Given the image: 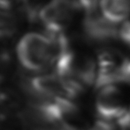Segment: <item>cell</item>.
<instances>
[{"label": "cell", "mask_w": 130, "mask_h": 130, "mask_svg": "<svg viewBox=\"0 0 130 130\" xmlns=\"http://www.w3.org/2000/svg\"><path fill=\"white\" fill-rule=\"evenodd\" d=\"M54 72L80 99L93 93L98 84L96 49L75 37L61 42Z\"/></svg>", "instance_id": "6da1fadb"}, {"label": "cell", "mask_w": 130, "mask_h": 130, "mask_svg": "<svg viewBox=\"0 0 130 130\" xmlns=\"http://www.w3.org/2000/svg\"><path fill=\"white\" fill-rule=\"evenodd\" d=\"M91 110L94 118L128 127L130 112V84L109 83L97 87L93 92Z\"/></svg>", "instance_id": "7a4b0ae2"}, {"label": "cell", "mask_w": 130, "mask_h": 130, "mask_svg": "<svg viewBox=\"0 0 130 130\" xmlns=\"http://www.w3.org/2000/svg\"><path fill=\"white\" fill-rule=\"evenodd\" d=\"M86 14L76 0H47L39 12L46 32L60 42L72 38L84 23Z\"/></svg>", "instance_id": "3957f363"}, {"label": "cell", "mask_w": 130, "mask_h": 130, "mask_svg": "<svg viewBox=\"0 0 130 130\" xmlns=\"http://www.w3.org/2000/svg\"><path fill=\"white\" fill-rule=\"evenodd\" d=\"M60 50L61 42L52 35L32 31L21 38L17 54L24 67L34 71H42L54 68Z\"/></svg>", "instance_id": "277c9868"}, {"label": "cell", "mask_w": 130, "mask_h": 130, "mask_svg": "<svg viewBox=\"0 0 130 130\" xmlns=\"http://www.w3.org/2000/svg\"><path fill=\"white\" fill-rule=\"evenodd\" d=\"M97 87L109 83L130 84V51L119 42L104 44L96 49ZM96 87V88H97Z\"/></svg>", "instance_id": "5b68a950"}, {"label": "cell", "mask_w": 130, "mask_h": 130, "mask_svg": "<svg viewBox=\"0 0 130 130\" xmlns=\"http://www.w3.org/2000/svg\"><path fill=\"white\" fill-rule=\"evenodd\" d=\"M34 87L46 102H58L66 100H80L70 90L62 79L55 72L45 74L34 80Z\"/></svg>", "instance_id": "8992f818"}, {"label": "cell", "mask_w": 130, "mask_h": 130, "mask_svg": "<svg viewBox=\"0 0 130 130\" xmlns=\"http://www.w3.org/2000/svg\"><path fill=\"white\" fill-rule=\"evenodd\" d=\"M95 13L101 22L116 28L130 19V0H100Z\"/></svg>", "instance_id": "52a82bcc"}, {"label": "cell", "mask_w": 130, "mask_h": 130, "mask_svg": "<svg viewBox=\"0 0 130 130\" xmlns=\"http://www.w3.org/2000/svg\"><path fill=\"white\" fill-rule=\"evenodd\" d=\"M15 30V19L12 16L0 8V37L9 36Z\"/></svg>", "instance_id": "ba28073f"}, {"label": "cell", "mask_w": 130, "mask_h": 130, "mask_svg": "<svg viewBox=\"0 0 130 130\" xmlns=\"http://www.w3.org/2000/svg\"><path fill=\"white\" fill-rule=\"evenodd\" d=\"M116 42L130 51V19L115 28Z\"/></svg>", "instance_id": "9c48e42d"}, {"label": "cell", "mask_w": 130, "mask_h": 130, "mask_svg": "<svg viewBox=\"0 0 130 130\" xmlns=\"http://www.w3.org/2000/svg\"><path fill=\"white\" fill-rule=\"evenodd\" d=\"M123 128L119 125L113 124L103 120L94 119L90 126L85 130H123Z\"/></svg>", "instance_id": "30bf717a"}, {"label": "cell", "mask_w": 130, "mask_h": 130, "mask_svg": "<svg viewBox=\"0 0 130 130\" xmlns=\"http://www.w3.org/2000/svg\"><path fill=\"white\" fill-rule=\"evenodd\" d=\"M76 1L80 8L83 9L85 13L88 15L95 13L98 4L100 0H76Z\"/></svg>", "instance_id": "8fae6325"}, {"label": "cell", "mask_w": 130, "mask_h": 130, "mask_svg": "<svg viewBox=\"0 0 130 130\" xmlns=\"http://www.w3.org/2000/svg\"><path fill=\"white\" fill-rule=\"evenodd\" d=\"M6 58L4 57L2 54H0V79L2 78L3 75H4L5 68H6Z\"/></svg>", "instance_id": "7c38bea8"}, {"label": "cell", "mask_w": 130, "mask_h": 130, "mask_svg": "<svg viewBox=\"0 0 130 130\" xmlns=\"http://www.w3.org/2000/svg\"><path fill=\"white\" fill-rule=\"evenodd\" d=\"M15 0H0V8L7 9L6 8L9 7L10 5H12L14 3Z\"/></svg>", "instance_id": "4fadbf2b"}, {"label": "cell", "mask_w": 130, "mask_h": 130, "mask_svg": "<svg viewBox=\"0 0 130 130\" xmlns=\"http://www.w3.org/2000/svg\"><path fill=\"white\" fill-rule=\"evenodd\" d=\"M128 128H130V112H129V123H128Z\"/></svg>", "instance_id": "5bb4252c"}]
</instances>
